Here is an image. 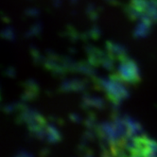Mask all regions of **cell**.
Here are the masks:
<instances>
[{
  "label": "cell",
  "mask_w": 157,
  "mask_h": 157,
  "mask_svg": "<svg viewBox=\"0 0 157 157\" xmlns=\"http://www.w3.org/2000/svg\"><path fill=\"white\" fill-rule=\"evenodd\" d=\"M153 2H155V3H157V0H153Z\"/></svg>",
  "instance_id": "7a4b0ae2"
},
{
  "label": "cell",
  "mask_w": 157,
  "mask_h": 157,
  "mask_svg": "<svg viewBox=\"0 0 157 157\" xmlns=\"http://www.w3.org/2000/svg\"><path fill=\"white\" fill-rule=\"evenodd\" d=\"M119 72L122 77L130 80V78H132V77H136V66L129 59L125 58L121 63Z\"/></svg>",
  "instance_id": "6da1fadb"
}]
</instances>
